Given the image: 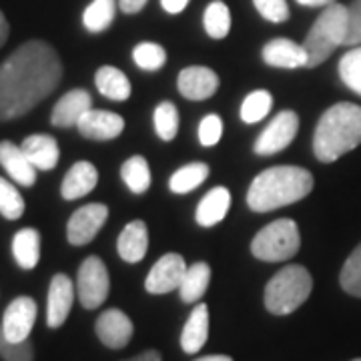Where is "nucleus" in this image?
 <instances>
[{
    "label": "nucleus",
    "mask_w": 361,
    "mask_h": 361,
    "mask_svg": "<svg viewBox=\"0 0 361 361\" xmlns=\"http://www.w3.org/2000/svg\"><path fill=\"white\" fill-rule=\"evenodd\" d=\"M63 80L59 52L44 40H28L0 65V121L30 113Z\"/></svg>",
    "instance_id": "nucleus-1"
},
{
    "label": "nucleus",
    "mask_w": 361,
    "mask_h": 361,
    "mask_svg": "<svg viewBox=\"0 0 361 361\" xmlns=\"http://www.w3.org/2000/svg\"><path fill=\"white\" fill-rule=\"evenodd\" d=\"M313 191V175L295 165L265 169L247 191V205L255 213H267L293 205Z\"/></svg>",
    "instance_id": "nucleus-2"
},
{
    "label": "nucleus",
    "mask_w": 361,
    "mask_h": 361,
    "mask_svg": "<svg viewBox=\"0 0 361 361\" xmlns=\"http://www.w3.org/2000/svg\"><path fill=\"white\" fill-rule=\"evenodd\" d=\"M209 337V307L205 303L195 305L180 334V348L185 353H197L207 343Z\"/></svg>",
    "instance_id": "nucleus-23"
},
{
    "label": "nucleus",
    "mask_w": 361,
    "mask_h": 361,
    "mask_svg": "<svg viewBox=\"0 0 361 361\" xmlns=\"http://www.w3.org/2000/svg\"><path fill=\"white\" fill-rule=\"evenodd\" d=\"M207 177H209L207 163H191L173 173V177L169 179V189L177 195L191 193L201 183H205Z\"/></svg>",
    "instance_id": "nucleus-29"
},
{
    "label": "nucleus",
    "mask_w": 361,
    "mask_h": 361,
    "mask_svg": "<svg viewBox=\"0 0 361 361\" xmlns=\"http://www.w3.org/2000/svg\"><path fill=\"white\" fill-rule=\"evenodd\" d=\"M349 11L343 4H329L313 23L303 49L307 52V68H315L325 63L337 47H341L348 37Z\"/></svg>",
    "instance_id": "nucleus-4"
},
{
    "label": "nucleus",
    "mask_w": 361,
    "mask_h": 361,
    "mask_svg": "<svg viewBox=\"0 0 361 361\" xmlns=\"http://www.w3.org/2000/svg\"><path fill=\"white\" fill-rule=\"evenodd\" d=\"M118 2L116 0H92L82 13V25L89 32H103L113 25Z\"/></svg>",
    "instance_id": "nucleus-28"
},
{
    "label": "nucleus",
    "mask_w": 361,
    "mask_h": 361,
    "mask_svg": "<svg viewBox=\"0 0 361 361\" xmlns=\"http://www.w3.org/2000/svg\"><path fill=\"white\" fill-rule=\"evenodd\" d=\"M263 61L275 68H301L307 66V52L291 39H273L263 47Z\"/></svg>",
    "instance_id": "nucleus-17"
},
{
    "label": "nucleus",
    "mask_w": 361,
    "mask_h": 361,
    "mask_svg": "<svg viewBox=\"0 0 361 361\" xmlns=\"http://www.w3.org/2000/svg\"><path fill=\"white\" fill-rule=\"evenodd\" d=\"M123 361H163L161 357V353L157 351V349H147V351H142L139 355H135V357H130V360H123Z\"/></svg>",
    "instance_id": "nucleus-43"
},
{
    "label": "nucleus",
    "mask_w": 361,
    "mask_h": 361,
    "mask_svg": "<svg viewBox=\"0 0 361 361\" xmlns=\"http://www.w3.org/2000/svg\"><path fill=\"white\" fill-rule=\"evenodd\" d=\"M313 289V277L303 265H287L277 271L265 287V310L273 315H289L299 310Z\"/></svg>",
    "instance_id": "nucleus-5"
},
{
    "label": "nucleus",
    "mask_w": 361,
    "mask_h": 361,
    "mask_svg": "<svg viewBox=\"0 0 361 361\" xmlns=\"http://www.w3.org/2000/svg\"><path fill=\"white\" fill-rule=\"evenodd\" d=\"M149 0H118V8L125 14L141 13Z\"/></svg>",
    "instance_id": "nucleus-41"
},
{
    "label": "nucleus",
    "mask_w": 361,
    "mask_h": 361,
    "mask_svg": "<svg viewBox=\"0 0 361 361\" xmlns=\"http://www.w3.org/2000/svg\"><path fill=\"white\" fill-rule=\"evenodd\" d=\"M223 135V121L219 115H207L199 125V142L203 147H213L221 141Z\"/></svg>",
    "instance_id": "nucleus-39"
},
{
    "label": "nucleus",
    "mask_w": 361,
    "mask_h": 361,
    "mask_svg": "<svg viewBox=\"0 0 361 361\" xmlns=\"http://www.w3.org/2000/svg\"><path fill=\"white\" fill-rule=\"evenodd\" d=\"M361 145V106L337 103L319 118L313 135V153L322 163H334Z\"/></svg>",
    "instance_id": "nucleus-3"
},
{
    "label": "nucleus",
    "mask_w": 361,
    "mask_h": 361,
    "mask_svg": "<svg viewBox=\"0 0 361 361\" xmlns=\"http://www.w3.org/2000/svg\"><path fill=\"white\" fill-rule=\"evenodd\" d=\"M257 13L269 20V23H285L289 18V6L287 0H253Z\"/></svg>",
    "instance_id": "nucleus-38"
},
{
    "label": "nucleus",
    "mask_w": 361,
    "mask_h": 361,
    "mask_svg": "<svg viewBox=\"0 0 361 361\" xmlns=\"http://www.w3.org/2000/svg\"><path fill=\"white\" fill-rule=\"evenodd\" d=\"M94 331L104 348L123 349L127 348L133 339L135 325L125 311L106 310L99 315V319L94 323Z\"/></svg>",
    "instance_id": "nucleus-12"
},
{
    "label": "nucleus",
    "mask_w": 361,
    "mask_h": 361,
    "mask_svg": "<svg viewBox=\"0 0 361 361\" xmlns=\"http://www.w3.org/2000/svg\"><path fill=\"white\" fill-rule=\"evenodd\" d=\"M0 357L4 361H32L35 360V348L28 339L18 341V343L6 339L2 327H0Z\"/></svg>",
    "instance_id": "nucleus-37"
},
{
    "label": "nucleus",
    "mask_w": 361,
    "mask_h": 361,
    "mask_svg": "<svg viewBox=\"0 0 361 361\" xmlns=\"http://www.w3.org/2000/svg\"><path fill=\"white\" fill-rule=\"evenodd\" d=\"M187 263L179 253H167L157 261L145 279V289L151 295H163L179 289L187 273Z\"/></svg>",
    "instance_id": "nucleus-10"
},
{
    "label": "nucleus",
    "mask_w": 361,
    "mask_h": 361,
    "mask_svg": "<svg viewBox=\"0 0 361 361\" xmlns=\"http://www.w3.org/2000/svg\"><path fill=\"white\" fill-rule=\"evenodd\" d=\"M78 133L90 141H111L125 130V118L111 111L90 109L87 115L78 121Z\"/></svg>",
    "instance_id": "nucleus-15"
},
{
    "label": "nucleus",
    "mask_w": 361,
    "mask_h": 361,
    "mask_svg": "<svg viewBox=\"0 0 361 361\" xmlns=\"http://www.w3.org/2000/svg\"><path fill=\"white\" fill-rule=\"evenodd\" d=\"M97 183H99L97 167L89 161H78L65 175L63 185H61V195L66 201H75V199L89 195L97 187Z\"/></svg>",
    "instance_id": "nucleus-19"
},
{
    "label": "nucleus",
    "mask_w": 361,
    "mask_h": 361,
    "mask_svg": "<svg viewBox=\"0 0 361 361\" xmlns=\"http://www.w3.org/2000/svg\"><path fill=\"white\" fill-rule=\"evenodd\" d=\"M211 281V267L205 261H199L195 265L187 267V273L183 277V283L179 287V295L183 303H195L205 295L207 287Z\"/></svg>",
    "instance_id": "nucleus-26"
},
{
    "label": "nucleus",
    "mask_w": 361,
    "mask_h": 361,
    "mask_svg": "<svg viewBox=\"0 0 361 361\" xmlns=\"http://www.w3.org/2000/svg\"><path fill=\"white\" fill-rule=\"evenodd\" d=\"M13 255L23 269H35L40 261V233L32 227L16 231L13 237Z\"/></svg>",
    "instance_id": "nucleus-25"
},
{
    "label": "nucleus",
    "mask_w": 361,
    "mask_h": 361,
    "mask_svg": "<svg viewBox=\"0 0 361 361\" xmlns=\"http://www.w3.org/2000/svg\"><path fill=\"white\" fill-rule=\"evenodd\" d=\"M37 303L32 297L20 295L16 297L14 301H11V305L4 311V317H2V331L6 339L11 341H26L35 322H37Z\"/></svg>",
    "instance_id": "nucleus-11"
},
{
    "label": "nucleus",
    "mask_w": 361,
    "mask_h": 361,
    "mask_svg": "<svg viewBox=\"0 0 361 361\" xmlns=\"http://www.w3.org/2000/svg\"><path fill=\"white\" fill-rule=\"evenodd\" d=\"M8 35H11V26H8V20H6L4 13L0 11V49L4 47V42H6V39H8Z\"/></svg>",
    "instance_id": "nucleus-44"
},
{
    "label": "nucleus",
    "mask_w": 361,
    "mask_h": 361,
    "mask_svg": "<svg viewBox=\"0 0 361 361\" xmlns=\"http://www.w3.org/2000/svg\"><path fill=\"white\" fill-rule=\"evenodd\" d=\"M133 61L141 71L155 73L167 63V51L157 42H141L133 49Z\"/></svg>",
    "instance_id": "nucleus-33"
},
{
    "label": "nucleus",
    "mask_w": 361,
    "mask_h": 361,
    "mask_svg": "<svg viewBox=\"0 0 361 361\" xmlns=\"http://www.w3.org/2000/svg\"><path fill=\"white\" fill-rule=\"evenodd\" d=\"M189 0H161V6L167 11L169 14H179L187 8Z\"/></svg>",
    "instance_id": "nucleus-42"
},
{
    "label": "nucleus",
    "mask_w": 361,
    "mask_h": 361,
    "mask_svg": "<svg viewBox=\"0 0 361 361\" xmlns=\"http://www.w3.org/2000/svg\"><path fill=\"white\" fill-rule=\"evenodd\" d=\"M195 361H233L229 355H205V357H197Z\"/></svg>",
    "instance_id": "nucleus-46"
},
{
    "label": "nucleus",
    "mask_w": 361,
    "mask_h": 361,
    "mask_svg": "<svg viewBox=\"0 0 361 361\" xmlns=\"http://www.w3.org/2000/svg\"><path fill=\"white\" fill-rule=\"evenodd\" d=\"M179 92L189 101H207L219 89V77L207 66H187L177 78Z\"/></svg>",
    "instance_id": "nucleus-14"
},
{
    "label": "nucleus",
    "mask_w": 361,
    "mask_h": 361,
    "mask_svg": "<svg viewBox=\"0 0 361 361\" xmlns=\"http://www.w3.org/2000/svg\"><path fill=\"white\" fill-rule=\"evenodd\" d=\"M297 130H299V116L293 111H281L279 115L271 121L263 129L253 145V151L257 155H275L279 151L287 149L295 141Z\"/></svg>",
    "instance_id": "nucleus-8"
},
{
    "label": "nucleus",
    "mask_w": 361,
    "mask_h": 361,
    "mask_svg": "<svg viewBox=\"0 0 361 361\" xmlns=\"http://www.w3.org/2000/svg\"><path fill=\"white\" fill-rule=\"evenodd\" d=\"M339 77L349 90L361 97V44L348 51L339 61Z\"/></svg>",
    "instance_id": "nucleus-35"
},
{
    "label": "nucleus",
    "mask_w": 361,
    "mask_h": 361,
    "mask_svg": "<svg viewBox=\"0 0 361 361\" xmlns=\"http://www.w3.org/2000/svg\"><path fill=\"white\" fill-rule=\"evenodd\" d=\"M0 165L6 169L11 179L18 185L30 187L37 183V167L28 161L25 151L11 141L0 142Z\"/></svg>",
    "instance_id": "nucleus-18"
},
{
    "label": "nucleus",
    "mask_w": 361,
    "mask_h": 361,
    "mask_svg": "<svg viewBox=\"0 0 361 361\" xmlns=\"http://www.w3.org/2000/svg\"><path fill=\"white\" fill-rule=\"evenodd\" d=\"M121 179L129 187L135 195H142L151 187V167L147 159L141 155H135L127 159L121 167Z\"/></svg>",
    "instance_id": "nucleus-27"
},
{
    "label": "nucleus",
    "mask_w": 361,
    "mask_h": 361,
    "mask_svg": "<svg viewBox=\"0 0 361 361\" xmlns=\"http://www.w3.org/2000/svg\"><path fill=\"white\" fill-rule=\"evenodd\" d=\"M351 361H361V357H357V360H351Z\"/></svg>",
    "instance_id": "nucleus-47"
},
{
    "label": "nucleus",
    "mask_w": 361,
    "mask_h": 361,
    "mask_svg": "<svg viewBox=\"0 0 361 361\" xmlns=\"http://www.w3.org/2000/svg\"><path fill=\"white\" fill-rule=\"evenodd\" d=\"M271 106H273V97L269 90H253L245 97V101L241 103V121L247 125H253L263 121L265 116L269 115Z\"/></svg>",
    "instance_id": "nucleus-31"
},
{
    "label": "nucleus",
    "mask_w": 361,
    "mask_h": 361,
    "mask_svg": "<svg viewBox=\"0 0 361 361\" xmlns=\"http://www.w3.org/2000/svg\"><path fill=\"white\" fill-rule=\"evenodd\" d=\"M301 247L299 227L293 219H277L263 227L251 241V253L259 261L279 263L295 257Z\"/></svg>",
    "instance_id": "nucleus-6"
},
{
    "label": "nucleus",
    "mask_w": 361,
    "mask_h": 361,
    "mask_svg": "<svg viewBox=\"0 0 361 361\" xmlns=\"http://www.w3.org/2000/svg\"><path fill=\"white\" fill-rule=\"evenodd\" d=\"M339 283L345 293L361 297V243L353 249V253L343 263V269L339 273Z\"/></svg>",
    "instance_id": "nucleus-36"
},
{
    "label": "nucleus",
    "mask_w": 361,
    "mask_h": 361,
    "mask_svg": "<svg viewBox=\"0 0 361 361\" xmlns=\"http://www.w3.org/2000/svg\"><path fill=\"white\" fill-rule=\"evenodd\" d=\"M149 249V229L142 221H130L129 225L121 231L116 241V251L123 261L139 263Z\"/></svg>",
    "instance_id": "nucleus-21"
},
{
    "label": "nucleus",
    "mask_w": 361,
    "mask_h": 361,
    "mask_svg": "<svg viewBox=\"0 0 361 361\" xmlns=\"http://www.w3.org/2000/svg\"><path fill=\"white\" fill-rule=\"evenodd\" d=\"M153 123H155L157 137L161 141H173L179 130V111L171 101H163L157 104L153 113Z\"/></svg>",
    "instance_id": "nucleus-32"
},
{
    "label": "nucleus",
    "mask_w": 361,
    "mask_h": 361,
    "mask_svg": "<svg viewBox=\"0 0 361 361\" xmlns=\"http://www.w3.org/2000/svg\"><path fill=\"white\" fill-rule=\"evenodd\" d=\"M231 209V193L227 187H215L201 199L195 211V221L201 227H213L227 217Z\"/></svg>",
    "instance_id": "nucleus-22"
},
{
    "label": "nucleus",
    "mask_w": 361,
    "mask_h": 361,
    "mask_svg": "<svg viewBox=\"0 0 361 361\" xmlns=\"http://www.w3.org/2000/svg\"><path fill=\"white\" fill-rule=\"evenodd\" d=\"M20 149L25 151V155L37 167V171H52L59 165L61 149L51 135H30L23 141Z\"/></svg>",
    "instance_id": "nucleus-20"
},
{
    "label": "nucleus",
    "mask_w": 361,
    "mask_h": 361,
    "mask_svg": "<svg viewBox=\"0 0 361 361\" xmlns=\"http://www.w3.org/2000/svg\"><path fill=\"white\" fill-rule=\"evenodd\" d=\"M349 23H348V37L345 42L348 47H360L361 44V0H353L348 6Z\"/></svg>",
    "instance_id": "nucleus-40"
},
{
    "label": "nucleus",
    "mask_w": 361,
    "mask_h": 361,
    "mask_svg": "<svg viewBox=\"0 0 361 361\" xmlns=\"http://www.w3.org/2000/svg\"><path fill=\"white\" fill-rule=\"evenodd\" d=\"M94 85L103 97L111 101H118V103L127 101L133 92L130 80L116 66H101L94 75Z\"/></svg>",
    "instance_id": "nucleus-24"
},
{
    "label": "nucleus",
    "mask_w": 361,
    "mask_h": 361,
    "mask_svg": "<svg viewBox=\"0 0 361 361\" xmlns=\"http://www.w3.org/2000/svg\"><path fill=\"white\" fill-rule=\"evenodd\" d=\"M109 217V207L103 203H89L77 209L66 225V239L75 247L89 245L103 229L104 221Z\"/></svg>",
    "instance_id": "nucleus-9"
},
{
    "label": "nucleus",
    "mask_w": 361,
    "mask_h": 361,
    "mask_svg": "<svg viewBox=\"0 0 361 361\" xmlns=\"http://www.w3.org/2000/svg\"><path fill=\"white\" fill-rule=\"evenodd\" d=\"M203 25H205V32L211 39H225L231 32V11H229V6L221 0H213L205 8Z\"/></svg>",
    "instance_id": "nucleus-30"
},
{
    "label": "nucleus",
    "mask_w": 361,
    "mask_h": 361,
    "mask_svg": "<svg viewBox=\"0 0 361 361\" xmlns=\"http://www.w3.org/2000/svg\"><path fill=\"white\" fill-rule=\"evenodd\" d=\"M25 213V199L11 180L0 177V215L4 219L16 221Z\"/></svg>",
    "instance_id": "nucleus-34"
},
{
    "label": "nucleus",
    "mask_w": 361,
    "mask_h": 361,
    "mask_svg": "<svg viewBox=\"0 0 361 361\" xmlns=\"http://www.w3.org/2000/svg\"><path fill=\"white\" fill-rule=\"evenodd\" d=\"M75 301V283L65 273H56L52 277L47 299V325L51 329H59L68 319Z\"/></svg>",
    "instance_id": "nucleus-13"
},
{
    "label": "nucleus",
    "mask_w": 361,
    "mask_h": 361,
    "mask_svg": "<svg viewBox=\"0 0 361 361\" xmlns=\"http://www.w3.org/2000/svg\"><path fill=\"white\" fill-rule=\"evenodd\" d=\"M301 6H329L336 4V0H295Z\"/></svg>",
    "instance_id": "nucleus-45"
},
{
    "label": "nucleus",
    "mask_w": 361,
    "mask_h": 361,
    "mask_svg": "<svg viewBox=\"0 0 361 361\" xmlns=\"http://www.w3.org/2000/svg\"><path fill=\"white\" fill-rule=\"evenodd\" d=\"M92 109V97L85 89H73L63 94L52 109L51 123L56 129L77 127L78 121Z\"/></svg>",
    "instance_id": "nucleus-16"
},
{
    "label": "nucleus",
    "mask_w": 361,
    "mask_h": 361,
    "mask_svg": "<svg viewBox=\"0 0 361 361\" xmlns=\"http://www.w3.org/2000/svg\"><path fill=\"white\" fill-rule=\"evenodd\" d=\"M109 289H111V279L103 259L97 255L85 259L78 267L77 275V295L80 305L85 310L101 307L109 297Z\"/></svg>",
    "instance_id": "nucleus-7"
}]
</instances>
